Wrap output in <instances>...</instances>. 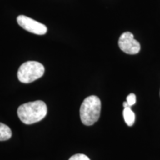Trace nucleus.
Instances as JSON below:
<instances>
[{
  "mask_svg": "<svg viewBox=\"0 0 160 160\" xmlns=\"http://www.w3.org/2000/svg\"><path fill=\"white\" fill-rule=\"evenodd\" d=\"M47 113V105L41 100L23 104L17 110L18 117L25 125L39 122L46 117Z\"/></svg>",
  "mask_w": 160,
  "mask_h": 160,
  "instance_id": "obj_1",
  "label": "nucleus"
},
{
  "mask_svg": "<svg viewBox=\"0 0 160 160\" xmlns=\"http://www.w3.org/2000/svg\"><path fill=\"white\" fill-rule=\"evenodd\" d=\"M80 119L85 125L91 126L99 120L101 113V101L92 95L84 100L80 107Z\"/></svg>",
  "mask_w": 160,
  "mask_h": 160,
  "instance_id": "obj_2",
  "label": "nucleus"
},
{
  "mask_svg": "<svg viewBox=\"0 0 160 160\" xmlns=\"http://www.w3.org/2000/svg\"><path fill=\"white\" fill-rule=\"evenodd\" d=\"M45 67L42 64L35 61H28L19 67L17 73L18 79L22 83H31L42 77Z\"/></svg>",
  "mask_w": 160,
  "mask_h": 160,
  "instance_id": "obj_3",
  "label": "nucleus"
},
{
  "mask_svg": "<svg viewBox=\"0 0 160 160\" xmlns=\"http://www.w3.org/2000/svg\"><path fill=\"white\" fill-rule=\"evenodd\" d=\"M118 44L119 48L128 54H137L141 48L139 42L134 39L131 32H125L120 36Z\"/></svg>",
  "mask_w": 160,
  "mask_h": 160,
  "instance_id": "obj_4",
  "label": "nucleus"
},
{
  "mask_svg": "<svg viewBox=\"0 0 160 160\" xmlns=\"http://www.w3.org/2000/svg\"><path fill=\"white\" fill-rule=\"evenodd\" d=\"M17 20L19 26H21L23 29L34 34L44 35L48 31L46 25L26 16L20 15L17 17Z\"/></svg>",
  "mask_w": 160,
  "mask_h": 160,
  "instance_id": "obj_5",
  "label": "nucleus"
},
{
  "mask_svg": "<svg viewBox=\"0 0 160 160\" xmlns=\"http://www.w3.org/2000/svg\"><path fill=\"white\" fill-rule=\"evenodd\" d=\"M123 117L126 124L128 126H132L135 122V113L131 108H125L123 110Z\"/></svg>",
  "mask_w": 160,
  "mask_h": 160,
  "instance_id": "obj_6",
  "label": "nucleus"
},
{
  "mask_svg": "<svg viewBox=\"0 0 160 160\" xmlns=\"http://www.w3.org/2000/svg\"><path fill=\"white\" fill-rule=\"evenodd\" d=\"M12 137V131L5 124L0 122V141H6Z\"/></svg>",
  "mask_w": 160,
  "mask_h": 160,
  "instance_id": "obj_7",
  "label": "nucleus"
},
{
  "mask_svg": "<svg viewBox=\"0 0 160 160\" xmlns=\"http://www.w3.org/2000/svg\"><path fill=\"white\" fill-rule=\"evenodd\" d=\"M137 102V97L134 93H130L127 97V100H126V103L128 104V106L131 108Z\"/></svg>",
  "mask_w": 160,
  "mask_h": 160,
  "instance_id": "obj_8",
  "label": "nucleus"
},
{
  "mask_svg": "<svg viewBox=\"0 0 160 160\" xmlns=\"http://www.w3.org/2000/svg\"><path fill=\"white\" fill-rule=\"evenodd\" d=\"M68 160H91L88 156L83 153H77V154L72 156Z\"/></svg>",
  "mask_w": 160,
  "mask_h": 160,
  "instance_id": "obj_9",
  "label": "nucleus"
},
{
  "mask_svg": "<svg viewBox=\"0 0 160 160\" xmlns=\"http://www.w3.org/2000/svg\"><path fill=\"white\" fill-rule=\"evenodd\" d=\"M159 96H160V91H159Z\"/></svg>",
  "mask_w": 160,
  "mask_h": 160,
  "instance_id": "obj_10",
  "label": "nucleus"
}]
</instances>
